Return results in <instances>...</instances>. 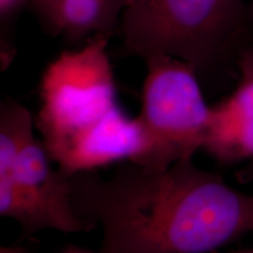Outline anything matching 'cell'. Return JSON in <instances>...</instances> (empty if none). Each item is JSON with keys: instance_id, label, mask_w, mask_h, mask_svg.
<instances>
[{"instance_id": "1", "label": "cell", "mask_w": 253, "mask_h": 253, "mask_svg": "<svg viewBox=\"0 0 253 253\" xmlns=\"http://www.w3.org/2000/svg\"><path fill=\"white\" fill-rule=\"evenodd\" d=\"M71 184L75 213L102 227L100 253L216 252L253 232V195L192 160L166 170L129 161L108 179L89 170Z\"/></svg>"}, {"instance_id": "2", "label": "cell", "mask_w": 253, "mask_h": 253, "mask_svg": "<svg viewBox=\"0 0 253 253\" xmlns=\"http://www.w3.org/2000/svg\"><path fill=\"white\" fill-rule=\"evenodd\" d=\"M106 46L100 36L62 53L41 81L36 126L53 162L69 175L134 161L143 148L137 118H128L116 101Z\"/></svg>"}, {"instance_id": "3", "label": "cell", "mask_w": 253, "mask_h": 253, "mask_svg": "<svg viewBox=\"0 0 253 253\" xmlns=\"http://www.w3.org/2000/svg\"><path fill=\"white\" fill-rule=\"evenodd\" d=\"M45 144L33 134V119L14 101L0 109V213L18 221L26 237L40 230L93 229L73 210L72 175L54 170Z\"/></svg>"}, {"instance_id": "4", "label": "cell", "mask_w": 253, "mask_h": 253, "mask_svg": "<svg viewBox=\"0 0 253 253\" xmlns=\"http://www.w3.org/2000/svg\"><path fill=\"white\" fill-rule=\"evenodd\" d=\"M148 73L138 116L143 148L130 162L150 170H166L192 160L207 141L211 107L205 102L188 62L169 55L145 59Z\"/></svg>"}, {"instance_id": "5", "label": "cell", "mask_w": 253, "mask_h": 253, "mask_svg": "<svg viewBox=\"0 0 253 253\" xmlns=\"http://www.w3.org/2000/svg\"><path fill=\"white\" fill-rule=\"evenodd\" d=\"M238 0H135L123 21L128 48L144 59L169 55L196 71L223 46Z\"/></svg>"}, {"instance_id": "6", "label": "cell", "mask_w": 253, "mask_h": 253, "mask_svg": "<svg viewBox=\"0 0 253 253\" xmlns=\"http://www.w3.org/2000/svg\"><path fill=\"white\" fill-rule=\"evenodd\" d=\"M239 72L233 93L211 107L203 148L221 164L253 160V48L240 54Z\"/></svg>"}, {"instance_id": "7", "label": "cell", "mask_w": 253, "mask_h": 253, "mask_svg": "<svg viewBox=\"0 0 253 253\" xmlns=\"http://www.w3.org/2000/svg\"><path fill=\"white\" fill-rule=\"evenodd\" d=\"M120 5L118 0H56L52 19L60 31L81 36L108 27L113 11Z\"/></svg>"}, {"instance_id": "8", "label": "cell", "mask_w": 253, "mask_h": 253, "mask_svg": "<svg viewBox=\"0 0 253 253\" xmlns=\"http://www.w3.org/2000/svg\"><path fill=\"white\" fill-rule=\"evenodd\" d=\"M237 178L240 183L253 182V160L249 161V163L237 173Z\"/></svg>"}, {"instance_id": "9", "label": "cell", "mask_w": 253, "mask_h": 253, "mask_svg": "<svg viewBox=\"0 0 253 253\" xmlns=\"http://www.w3.org/2000/svg\"><path fill=\"white\" fill-rule=\"evenodd\" d=\"M0 253H31V250L25 246H2Z\"/></svg>"}, {"instance_id": "10", "label": "cell", "mask_w": 253, "mask_h": 253, "mask_svg": "<svg viewBox=\"0 0 253 253\" xmlns=\"http://www.w3.org/2000/svg\"><path fill=\"white\" fill-rule=\"evenodd\" d=\"M118 1H119L121 5L125 4V5H126V6H130V5L132 4V2L135 1V0H118Z\"/></svg>"}, {"instance_id": "11", "label": "cell", "mask_w": 253, "mask_h": 253, "mask_svg": "<svg viewBox=\"0 0 253 253\" xmlns=\"http://www.w3.org/2000/svg\"><path fill=\"white\" fill-rule=\"evenodd\" d=\"M231 253H253V248L251 249H245V250H239V251H235Z\"/></svg>"}, {"instance_id": "12", "label": "cell", "mask_w": 253, "mask_h": 253, "mask_svg": "<svg viewBox=\"0 0 253 253\" xmlns=\"http://www.w3.org/2000/svg\"><path fill=\"white\" fill-rule=\"evenodd\" d=\"M65 253H87V252H84V251H80V250H75V249H72V250H68L67 252Z\"/></svg>"}, {"instance_id": "13", "label": "cell", "mask_w": 253, "mask_h": 253, "mask_svg": "<svg viewBox=\"0 0 253 253\" xmlns=\"http://www.w3.org/2000/svg\"><path fill=\"white\" fill-rule=\"evenodd\" d=\"M11 1H13V0H0V2H1V7H5V6L8 5Z\"/></svg>"}]
</instances>
